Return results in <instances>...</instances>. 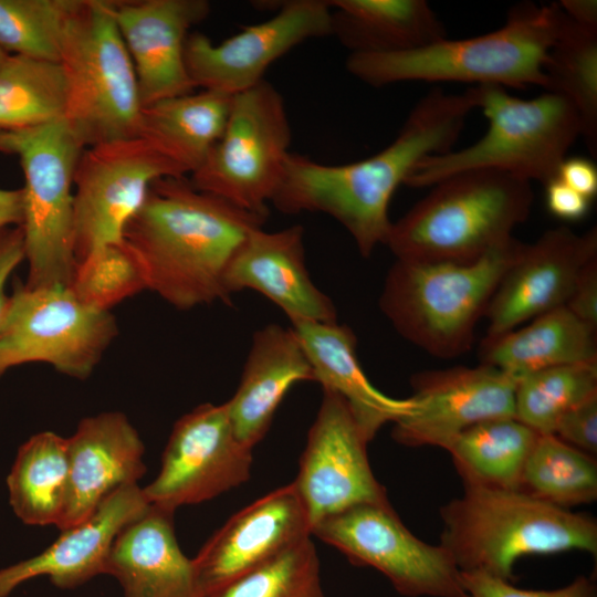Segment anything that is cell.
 Segmentation results:
<instances>
[{"mask_svg":"<svg viewBox=\"0 0 597 597\" xmlns=\"http://www.w3.org/2000/svg\"><path fill=\"white\" fill-rule=\"evenodd\" d=\"M473 90L455 94L432 88L411 109L396 138L368 158L328 165L290 151L271 202L286 214H328L347 230L359 253L369 256L385 244L397 188L420 160L451 150L458 140L476 108Z\"/></svg>","mask_w":597,"mask_h":597,"instance_id":"6da1fadb","label":"cell"},{"mask_svg":"<svg viewBox=\"0 0 597 597\" xmlns=\"http://www.w3.org/2000/svg\"><path fill=\"white\" fill-rule=\"evenodd\" d=\"M265 217L197 189L184 177L154 181L122 241L142 263L148 290L178 310L228 303V266Z\"/></svg>","mask_w":597,"mask_h":597,"instance_id":"7a4b0ae2","label":"cell"},{"mask_svg":"<svg viewBox=\"0 0 597 597\" xmlns=\"http://www.w3.org/2000/svg\"><path fill=\"white\" fill-rule=\"evenodd\" d=\"M566 21L557 2H522L511 8L501 28L489 33L444 38L404 52L349 54L345 65L350 75L374 87L420 81L545 90L544 65Z\"/></svg>","mask_w":597,"mask_h":597,"instance_id":"3957f363","label":"cell"},{"mask_svg":"<svg viewBox=\"0 0 597 597\" xmlns=\"http://www.w3.org/2000/svg\"><path fill=\"white\" fill-rule=\"evenodd\" d=\"M532 182L514 175L472 169L453 174L399 220L385 244L396 259L474 262L509 243L532 209Z\"/></svg>","mask_w":597,"mask_h":597,"instance_id":"277c9868","label":"cell"},{"mask_svg":"<svg viewBox=\"0 0 597 597\" xmlns=\"http://www.w3.org/2000/svg\"><path fill=\"white\" fill-rule=\"evenodd\" d=\"M443 546L460 572L514 582L519 558L584 551L597 554V522L519 490L464 486L441 506Z\"/></svg>","mask_w":597,"mask_h":597,"instance_id":"5b68a950","label":"cell"},{"mask_svg":"<svg viewBox=\"0 0 597 597\" xmlns=\"http://www.w3.org/2000/svg\"><path fill=\"white\" fill-rule=\"evenodd\" d=\"M523 243L513 238L469 263L396 259L379 297V307L405 339L439 358L472 347L478 322Z\"/></svg>","mask_w":597,"mask_h":597,"instance_id":"8992f818","label":"cell"},{"mask_svg":"<svg viewBox=\"0 0 597 597\" xmlns=\"http://www.w3.org/2000/svg\"><path fill=\"white\" fill-rule=\"evenodd\" d=\"M473 87L476 107L489 121L485 134L465 148L423 158L405 185L431 187L472 169L504 171L543 185L553 179L580 136L579 118L569 102L548 91L523 100L496 85Z\"/></svg>","mask_w":597,"mask_h":597,"instance_id":"52a82bcc","label":"cell"},{"mask_svg":"<svg viewBox=\"0 0 597 597\" xmlns=\"http://www.w3.org/2000/svg\"><path fill=\"white\" fill-rule=\"evenodd\" d=\"M84 147L65 121L0 132V153L15 155L24 175L23 222L29 287L70 286L73 177Z\"/></svg>","mask_w":597,"mask_h":597,"instance_id":"ba28073f","label":"cell"},{"mask_svg":"<svg viewBox=\"0 0 597 597\" xmlns=\"http://www.w3.org/2000/svg\"><path fill=\"white\" fill-rule=\"evenodd\" d=\"M60 63L67 85L63 119L84 148L137 136L143 105L112 0L85 1Z\"/></svg>","mask_w":597,"mask_h":597,"instance_id":"9c48e42d","label":"cell"},{"mask_svg":"<svg viewBox=\"0 0 597 597\" xmlns=\"http://www.w3.org/2000/svg\"><path fill=\"white\" fill-rule=\"evenodd\" d=\"M291 142L283 96L264 80L233 96L221 137L190 181L201 191L266 218Z\"/></svg>","mask_w":597,"mask_h":597,"instance_id":"30bf717a","label":"cell"},{"mask_svg":"<svg viewBox=\"0 0 597 597\" xmlns=\"http://www.w3.org/2000/svg\"><path fill=\"white\" fill-rule=\"evenodd\" d=\"M117 334L111 312L83 304L70 287L17 282L0 322V377L23 364L45 363L84 380Z\"/></svg>","mask_w":597,"mask_h":597,"instance_id":"8fae6325","label":"cell"},{"mask_svg":"<svg viewBox=\"0 0 597 597\" xmlns=\"http://www.w3.org/2000/svg\"><path fill=\"white\" fill-rule=\"evenodd\" d=\"M185 175L139 136L85 147L73 177L76 263L97 248L122 241L126 223L144 203L154 181Z\"/></svg>","mask_w":597,"mask_h":597,"instance_id":"7c38bea8","label":"cell"},{"mask_svg":"<svg viewBox=\"0 0 597 597\" xmlns=\"http://www.w3.org/2000/svg\"><path fill=\"white\" fill-rule=\"evenodd\" d=\"M312 535L377 569L406 597H470L449 552L416 537L390 503L349 507L320 521Z\"/></svg>","mask_w":597,"mask_h":597,"instance_id":"4fadbf2b","label":"cell"},{"mask_svg":"<svg viewBox=\"0 0 597 597\" xmlns=\"http://www.w3.org/2000/svg\"><path fill=\"white\" fill-rule=\"evenodd\" d=\"M252 449L235 436L227 405L203 404L174 425L146 501L174 511L222 494L250 478Z\"/></svg>","mask_w":597,"mask_h":597,"instance_id":"5bb4252c","label":"cell"},{"mask_svg":"<svg viewBox=\"0 0 597 597\" xmlns=\"http://www.w3.org/2000/svg\"><path fill=\"white\" fill-rule=\"evenodd\" d=\"M268 20L245 27L214 44L190 33L185 46L188 74L196 87L235 95L264 81L266 70L301 43L332 35V9L325 0L281 2Z\"/></svg>","mask_w":597,"mask_h":597,"instance_id":"9a60e30c","label":"cell"},{"mask_svg":"<svg viewBox=\"0 0 597 597\" xmlns=\"http://www.w3.org/2000/svg\"><path fill=\"white\" fill-rule=\"evenodd\" d=\"M368 439L338 395L324 390L293 484L311 533L320 521L367 503H389L367 457Z\"/></svg>","mask_w":597,"mask_h":597,"instance_id":"2e32d148","label":"cell"},{"mask_svg":"<svg viewBox=\"0 0 597 597\" xmlns=\"http://www.w3.org/2000/svg\"><path fill=\"white\" fill-rule=\"evenodd\" d=\"M412 409L394 422L392 439L406 447L447 449L464 430L514 417L516 380L489 365L425 370L410 379Z\"/></svg>","mask_w":597,"mask_h":597,"instance_id":"e0dca14e","label":"cell"},{"mask_svg":"<svg viewBox=\"0 0 597 597\" xmlns=\"http://www.w3.org/2000/svg\"><path fill=\"white\" fill-rule=\"evenodd\" d=\"M595 258L596 228L579 234L562 226L531 244L523 243L488 306L484 338H495L565 306L580 271Z\"/></svg>","mask_w":597,"mask_h":597,"instance_id":"ac0fdd59","label":"cell"},{"mask_svg":"<svg viewBox=\"0 0 597 597\" xmlns=\"http://www.w3.org/2000/svg\"><path fill=\"white\" fill-rule=\"evenodd\" d=\"M311 524L292 483L232 515L192 558L199 597L311 537Z\"/></svg>","mask_w":597,"mask_h":597,"instance_id":"d6986e66","label":"cell"},{"mask_svg":"<svg viewBox=\"0 0 597 597\" xmlns=\"http://www.w3.org/2000/svg\"><path fill=\"white\" fill-rule=\"evenodd\" d=\"M132 59L142 105L192 92L185 46L190 29L210 13L206 0L112 1Z\"/></svg>","mask_w":597,"mask_h":597,"instance_id":"ffe728a7","label":"cell"},{"mask_svg":"<svg viewBox=\"0 0 597 597\" xmlns=\"http://www.w3.org/2000/svg\"><path fill=\"white\" fill-rule=\"evenodd\" d=\"M148 506L138 483L116 489L90 516L61 531L57 540L43 552L0 568V597H9L20 585L41 576L61 589H72L106 575L115 537Z\"/></svg>","mask_w":597,"mask_h":597,"instance_id":"44dd1931","label":"cell"},{"mask_svg":"<svg viewBox=\"0 0 597 597\" xmlns=\"http://www.w3.org/2000/svg\"><path fill=\"white\" fill-rule=\"evenodd\" d=\"M303 235L300 224L273 232L253 230L228 266V295L256 291L281 308L292 324L337 322L333 301L313 283L306 269Z\"/></svg>","mask_w":597,"mask_h":597,"instance_id":"7402d4cb","label":"cell"},{"mask_svg":"<svg viewBox=\"0 0 597 597\" xmlns=\"http://www.w3.org/2000/svg\"><path fill=\"white\" fill-rule=\"evenodd\" d=\"M66 440L69 490L60 531L85 520L108 494L146 472L143 441L123 412L86 417Z\"/></svg>","mask_w":597,"mask_h":597,"instance_id":"603a6c76","label":"cell"},{"mask_svg":"<svg viewBox=\"0 0 597 597\" xmlns=\"http://www.w3.org/2000/svg\"><path fill=\"white\" fill-rule=\"evenodd\" d=\"M306 380L314 381V373L293 327L273 323L256 331L239 387L226 402L237 438L253 449L269 431L286 392Z\"/></svg>","mask_w":597,"mask_h":597,"instance_id":"cb8c5ba5","label":"cell"},{"mask_svg":"<svg viewBox=\"0 0 597 597\" xmlns=\"http://www.w3.org/2000/svg\"><path fill=\"white\" fill-rule=\"evenodd\" d=\"M174 511L149 504L115 537L106 564L124 597H199L192 559L180 549Z\"/></svg>","mask_w":597,"mask_h":597,"instance_id":"d4e9b609","label":"cell"},{"mask_svg":"<svg viewBox=\"0 0 597 597\" xmlns=\"http://www.w3.org/2000/svg\"><path fill=\"white\" fill-rule=\"evenodd\" d=\"M292 327L310 359L314 381L344 399L368 441L384 425L412 409L411 397H389L369 381L357 358V339L350 327L337 322H300Z\"/></svg>","mask_w":597,"mask_h":597,"instance_id":"484cf974","label":"cell"},{"mask_svg":"<svg viewBox=\"0 0 597 597\" xmlns=\"http://www.w3.org/2000/svg\"><path fill=\"white\" fill-rule=\"evenodd\" d=\"M596 336L597 329L561 306L523 327L495 338H483L480 364L498 368L516 380L549 367L597 363Z\"/></svg>","mask_w":597,"mask_h":597,"instance_id":"4316f807","label":"cell"},{"mask_svg":"<svg viewBox=\"0 0 597 597\" xmlns=\"http://www.w3.org/2000/svg\"><path fill=\"white\" fill-rule=\"evenodd\" d=\"M332 35L349 54L404 52L447 38L426 0H332Z\"/></svg>","mask_w":597,"mask_h":597,"instance_id":"83f0119b","label":"cell"},{"mask_svg":"<svg viewBox=\"0 0 597 597\" xmlns=\"http://www.w3.org/2000/svg\"><path fill=\"white\" fill-rule=\"evenodd\" d=\"M233 96L201 90L144 105L137 136L192 174L221 137Z\"/></svg>","mask_w":597,"mask_h":597,"instance_id":"f1b7e54d","label":"cell"},{"mask_svg":"<svg viewBox=\"0 0 597 597\" xmlns=\"http://www.w3.org/2000/svg\"><path fill=\"white\" fill-rule=\"evenodd\" d=\"M540 433L514 417L480 422L455 437L448 451L464 486L519 490Z\"/></svg>","mask_w":597,"mask_h":597,"instance_id":"f546056e","label":"cell"},{"mask_svg":"<svg viewBox=\"0 0 597 597\" xmlns=\"http://www.w3.org/2000/svg\"><path fill=\"white\" fill-rule=\"evenodd\" d=\"M9 502L28 525L57 526L69 490L67 440L53 431L30 437L7 478Z\"/></svg>","mask_w":597,"mask_h":597,"instance_id":"4dcf8cb0","label":"cell"},{"mask_svg":"<svg viewBox=\"0 0 597 597\" xmlns=\"http://www.w3.org/2000/svg\"><path fill=\"white\" fill-rule=\"evenodd\" d=\"M66 95L61 63L9 54L0 65V132L62 119Z\"/></svg>","mask_w":597,"mask_h":597,"instance_id":"1f68e13d","label":"cell"},{"mask_svg":"<svg viewBox=\"0 0 597 597\" xmlns=\"http://www.w3.org/2000/svg\"><path fill=\"white\" fill-rule=\"evenodd\" d=\"M567 17V15H566ZM545 91L561 95L576 111L580 136L597 153V31L567 22L548 52Z\"/></svg>","mask_w":597,"mask_h":597,"instance_id":"d6a6232c","label":"cell"},{"mask_svg":"<svg viewBox=\"0 0 597 597\" xmlns=\"http://www.w3.org/2000/svg\"><path fill=\"white\" fill-rule=\"evenodd\" d=\"M520 491L564 509L593 503L596 458L554 434H540L525 462Z\"/></svg>","mask_w":597,"mask_h":597,"instance_id":"836d02e7","label":"cell"},{"mask_svg":"<svg viewBox=\"0 0 597 597\" xmlns=\"http://www.w3.org/2000/svg\"><path fill=\"white\" fill-rule=\"evenodd\" d=\"M86 0H0V48L61 62L70 27Z\"/></svg>","mask_w":597,"mask_h":597,"instance_id":"e575fe53","label":"cell"},{"mask_svg":"<svg viewBox=\"0 0 597 597\" xmlns=\"http://www.w3.org/2000/svg\"><path fill=\"white\" fill-rule=\"evenodd\" d=\"M597 394V363L555 366L515 384L514 418L540 434H553L559 418Z\"/></svg>","mask_w":597,"mask_h":597,"instance_id":"d590c367","label":"cell"},{"mask_svg":"<svg viewBox=\"0 0 597 597\" xmlns=\"http://www.w3.org/2000/svg\"><path fill=\"white\" fill-rule=\"evenodd\" d=\"M69 287L83 304L104 312L148 290L142 263L123 241L97 248L78 261Z\"/></svg>","mask_w":597,"mask_h":597,"instance_id":"8d00e7d4","label":"cell"},{"mask_svg":"<svg viewBox=\"0 0 597 597\" xmlns=\"http://www.w3.org/2000/svg\"><path fill=\"white\" fill-rule=\"evenodd\" d=\"M205 597H325L311 537Z\"/></svg>","mask_w":597,"mask_h":597,"instance_id":"74e56055","label":"cell"},{"mask_svg":"<svg viewBox=\"0 0 597 597\" xmlns=\"http://www.w3.org/2000/svg\"><path fill=\"white\" fill-rule=\"evenodd\" d=\"M460 578L470 597H597L593 577L583 575L552 590L519 588L512 582L482 572H460Z\"/></svg>","mask_w":597,"mask_h":597,"instance_id":"f35d334b","label":"cell"},{"mask_svg":"<svg viewBox=\"0 0 597 597\" xmlns=\"http://www.w3.org/2000/svg\"><path fill=\"white\" fill-rule=\"evenodd\" d=\"M553 434L595 457L597 453V394L567 410L557 421Z\"/></svg>","mask_w":597,"mask_h":597,"instance_id":"ab89813d","label":"cell"},{"mask_svg":"<svg viewBox=\"0 0 597 597\" xmlns=\"http://www.w3.org/2000/svg\"><path fill=\"white\" fill-rule=\"evenodd\" d=\"M565 306L580 321L597 329V258L580 271Z\"/></svg>","mask_w":597,"mask_h":597,"instance_id":"60d3db41","label":"cell"},{"mask_svg":"<svg viewBox=\"0 0 597 597\" xmlns=\"http://www.w3.org/2000/svg\"><path fill=\"white\" fill-rule=\"evenodd\" d=\"M545 205L554 217L565 221L583 219L590 207V199L569 188L554 177L545 185Z\"/></svg>","mask_w":597,"mask_h":597,"instance_id":"b9f144b4","label":"cell"},{"mask_svg":"<svg viewBox=\"0 0 597 597\" xmlns=\"http://www.w3.org/2000/svg\"><path fill=\"white\" fill-rule=\"evenodd\" d=\"M25 260L24 238L21 226L0 230V322L2 320L8 295L6 285L19 264Z\"/></svg>","mask_w":597,"mask_h":597,"instance_id":"7bdbcfd3","label":"cell"},{"mask_svg":"<svg viewBox=\"0 0 597 597\" xmlns=\"http://www.w3.org/2000/svg\"><path fill=\"white\" fill-rule=\"evenodd\" d=\"M555 177L590 200L597 193V167L585 157H566Z\"/></svg>","mask_w":597,"mask_h":597,"instance_id":"ee69618b","label":"cell"},{"mask_svg":"<svg viewBox=\"0 0 597 597\" xmlns=\"http://www.w3.org/2000/svg\"><path fill=\"white\" fill-rule=\"evenodd\" d=\"M23 222V191L0 188V230Z\"/></svg>","mask_w":597,"mask_h":597,"instance_id":"f6af8a7d","label":"cell"},{"mask_svg":"<svg viewBox=\"0 0 597 597\" xmlns=\"http://www.w3.org/2000/svg\"><path fill=\"white\" fill-rule=\"evenodd\" d=\"M558 6L567 18L577 25L597 31V1L596 0H563Z\"/></svg>","mask_w":597,"mask_h":597,"instance_id":"bcb514c9","label":"cell"},{"mask_svg":"<svg viewBox=\"0 0 597 597\" xmlns=\"http://www.w3.org/2000/svg\"><path fill=\"white\" fill-rule=\"evenodd\" d=\"M8 53L0 48V65L8 57Z\"/></svg>","mask_w":597,"mask_h":597,"instance_id":"7dc6e473","label":"cell"}]
</instances>
